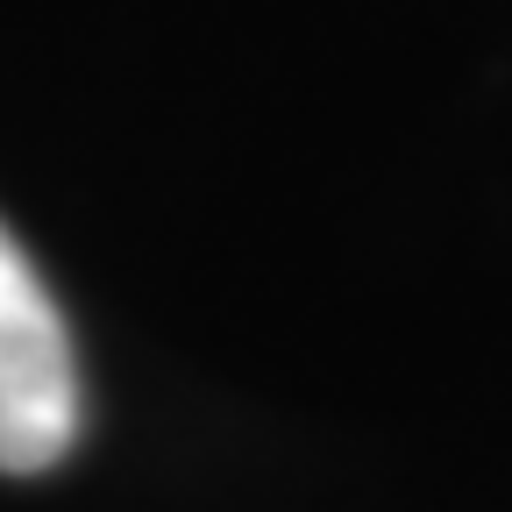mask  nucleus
<instances>
[{
  "label": "nucleus",
  "mask_w": 512,
  "mask_h": 512,
  "mask_svg": "<svg viewBox=\"0 0 512 512\" xmlns=\"http://www.w3.org/2000/svg\"><path fill=\"white\" fill-rule=\"evenodd\" d=\"M79 441V363L64 313L0 228V470L36 477Z\"/></svg>",
  "instance_id": "1"
}]
</instances>
